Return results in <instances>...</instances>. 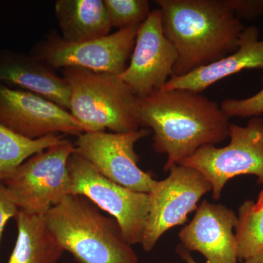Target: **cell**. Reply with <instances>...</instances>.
<instances>
[{
    "instance_id": "obj_1",
    "label": "cell",
    "mask_w": 263,
    "mask_h": 263,
    "mask_svg": "<svg viewBox=\"0 0 263 263\" xmlns=\"http://www.w3.org/2000/svg\"><path fill=\"white\" fill-rule=\"evenodd\" d=\"M138 110L141 127L154 132V149L167 156L164 171L229 136L230 118L220 105L191 90H160L138 98Z\"/></svg>"
},
{
    "instance_id": "obj_2",
    "label": "cell",
    "mask_w": 263,
    "mask_h": 263,
    "mask_svg": "<svg viewBox=\"0 0 263 263\" xmlns=\"http://www.w3.org/2000/svg\"><path fill=\"white\" fill-rule=\"evenodd\" d=\"M162 29L178 53L173 76H183L236 51L245 27L223 0H156Z\"/></svg>"
},
{
    "instance_id": "obj_3",
    "label": "cell",
    "mask_w": 263,
    "mask_h": 263,
    "mask_svg": "<svg viewBox=\"0 0 263 263\" xmlns=\"http://www.w3.org/2000/svg\"><path fill=\"white\" fill-rule=\"evenodd\" d=\"M48 229L77 263H138L115 219L82 195H66L44 214Z\"/></svg>"
},
{
    "instance_id": "obj_4",
    "label": "cell",
    "mask_w": 263,
    "mask_h": 263,
    "mask_svg": "<svg viewBox=\"0 0 263 263\" xmlns=\"http://www.w3.org/2000/svg\"><path fill=\"white\" fill-rule=\"evenodd\" d=\"M62 72L70 86L69 111L85 133L139 129L138 98L119 76L78 67Z\"/></svg>"
},
{
    "instance_id": "obj_5",
    "label": "cell",
    "mask_w": 263,
    "mask_h": 263,
    "mask_svg": "<svg viewBox=\"0 0 263 263\" xmlns=\"http://www.w3.org/2000/svg\"><path fill=\"white\" fill-rule=\"evenodd\" d=\"M76 152L68 140L36 154L3 183L18 209L44 214L70 194L69 158Z\"/></svg>"
},
{
    "instance_id": "obj_6",
    "label": "cell",
    "mask_w": 263,
    "mask_h": 263,
    "mask_svg": "<svg viewBox=\"0 0 263 263\" xmlns=\"http://www.w3.org/2000/svg\"><path fill=\"white\" fill-rule=\"evenodd\" d=\"M229 144L222 148L207 145L179 162L201 173L218 200L229 180L240 175H254L263 183V119L252 117L247 126L230 124Z\"/></svg>"
},
{
    "instance_id": "obj_7",
    "label": "cell",
    "mask_w": 263,
    "mask_h": 263,
    "mask_svg": "<svg viewBox=\"0 0 263 263\" xmlns=\"http://www.w3.org/2000/svg\"><path fill=\"white\" fill-rule=\"evenodd\" d=\"M70 194L82 195L113 216L129 245L141 243L149 212V195L121 186L100 174L75 152L68 160Z\"/></svg>"
},
{
    "instance_id": "obj_8",
    "label": "cell",
    "mask_w": 263,
    "mask_h": 263,
    "mask_svg": "<svg viewBox=\"0 0 263 263\" xmlns=\"http://www.w3.org/2000/svg\"><path fill=\"white\" fill-rule=\"evenodd\" d=\"M169 171L168 177L156 181L148 193L149 212L141 243L146 252L153 249L166 231L184 224L202 195L212 190L197 170L176 164Z\"/></svg>"
},
{
    "instance_id": "obj_9",
    "label": "cell",
    "mask_w": 263,
    "mask_h": 263,
    "mask_svg": "<svg viewBox=\"0 0 263 263\" xmlns=\"http://www.w3.org/2000/svg\"><path fill=\"white\" fill-rule=\"evenodd\" d=\"M139 27L119 29L84 43L67 42L51 34L37 45L32 56L54 70L78 67L119 76L127 68Z\"/></svg>"
},
{
    "instance_id": "obj_10",
    "label": "cell",
    "mask_w": 263,
    "mask_h": 263,
    "mask_svg": "<svg viewBox=\"0 0 263 263\" xmlns=\"http://www.w3.org/2000/svg\"><path fill=\"white\" fill-rule=\"evenodd\" d=\"M150 133L147 128L127 133H84L78 136L76 152L114 182L137 193L148 194L156 180L138 167L135 145Z\"/></svg>"
},
{
    "instance_id": "obj_11",
    "label": "cell",
    "mask_w": 263,
    "mask_h": 263,
    "mask_svg": "<svg viewBox=\"0 0 263 263\" xmlns=\"http://www.w3.org/2000/svg\"><path fill=\"white\" fill-rule=\"evenodd\" d=\"M178 53L164 35L160 9L151 11L140 25L130 63L118 76L138 98L160 91L174 74Z\"/></svg>"
},
{
    "instance_id": "obj_12",
    "label": "cell",
    "mask_w": 263,
    "mask_h": 263,
    "mask_svg": "<svg viewBox=\"0 0 263 263\" xmlns=\"http://www.w3.org/2000/svg\"><path fill=\"white\" fill-rule=\"evenodd\" d=\"M0 124L29 139L85 133L72 114L49 100L0 83Z\"/></svg>"
},
{
    "instance_id": "obj_13",
    "label": "cell",
    "mask_w": 263,
    "mask_h": 263,
    "mask_svg": "<svg viewBox=\"0 0 263 263\" xmlns=\"http://www.w3.org/2000/svg\"><path fill=\"white\" fill-rule=\"evenodd\" d=\"M237 221L233 210L205 200L191 222L181 230L179 238L186 250L200 252L207 263H238L233 233Z\"/></svg>"
},
{
    "instance_id": "obj_14",
    "label": "cell",
    "mask_w": 263,
    "mask_h": 263,
    "mask_svg": "<svg viewBox=\"0 0 263 263\" xmlns=\"http://www.w3.org/2000/svg\"><path fill=\"white\" fill-rule=\"evenodd\" d=\"M0 83L18 86L70 110V85L54 69L32 55L0 51Z\"/></svg>"
},
{
    "instance_id": "obj_15",
    "label": "cell",
    "mask_w": 263,
    "mask_h": 263,
    "mask_svg": "<svg viewBox=\"0 0 263 263\" xmlns=\"http://www.w3.org/2000/svg\"><path fill=\"white\" fill-rule=\"evenodd\" d=\"M246 69L263 70V40L256 26L245 27L238 49L218 61L183 76H172L161 90L182 89L201 93L209 86Z\"/></svg>"
},
{
    "instance_id": "obj_16",
    "label": "cell",
    "mask_w": 263,
    "mask_h": 263,
    "mask_svg": "<svg viewBox=\"0 0 263 263\" xmlns=\"http://www.w3.org/2000/svg\"><path fill=\"white\" fill-rule=\"evenodd\" d=\"M55 14L62 38L69 43L105 37L112 28L104 0H58Z\"/></svg>"
},
{
    "instance_id": "obj_17",
    "label": "cell",
    "mask_w": 263,
    "mask_h": 263,
    "mask_svg": "<svg viewBox=\"0 0 263 263\" xmlns=\"http://www.w3.org/2000/svg\"><path fill=\"white\" fill-rule=\"evenodd\" d=\"M18 238L8 263H57L64 249L48 229L44 214L18 209Z\"/></svg>"
},
{
    "instance_id": "obj_18",
    "label": "cell",
    "mask_w": 263,
    "mask_h": 263,
    "mask_svg": "<svg viewBox=\"0 0 263 263\" xmlns=\"http://www.w3.org/2000/svg\"><path fill=\"white\" fill-rule=\"evenodd\" d=\"M61 135L29 139L0 124V183L31 157L61 143Z\"/></svg>"
},
{
    "instance_id": "obj_19",
    "label": "cell",
    "mask_w": 263,
    "mask_h": 263,
    "mask_svg": "<svg viewBox=\"0 0 263 263\" xmlns=\"http://www.w3.org/2000/svg\"><path fill=\"white\" fill-rule=\"evenodd\" d=\"M237 216V254L243 261L263 252V189L257 202L247 200L240 205Z\"/></svg>"
},
{
    "instance_id": "obj_20",
    "label": "cell",
    "mask_w": 263,
    "mask_h": 263,
    "mask_svg": "<svg viewBox=\"0 0 263 263\" xmlns=\"http://www.w3.org/2000/svg\"><path fill=\"white\" fill-rule=\"evenodd\" d=\"M111 27H139L151 13L147 0H104Z\"/></svg>"
},
{
    "instance_id": "obj_21",
    "label": "cell",
    "mask_w": 263,
    "mask_h": 263,
    "mask_svg": "<svg viewBox=\"0 0 263 263\" xmlns=\"http://www.w3.org/2000/svg\"><path fill=\"white\" fill-rule=\"evenodd\" d=\"M220 107L227 117L229 118L260 117L263 114V87L258 93L250 98L243 100L226 99L221 102Z\"/></svg>"
},
{
    "instance_id": "obj_22",
    "label": "cell",
    "mask_w": 263,
    "mask_h": 263,
    "mask_svg": "<svg viewBox=\"0 0 263 263\" xmlns=\"http://www.w3.org/2000/svg\"><path fill=\"white\" fill-rule=\"evenodd\" d=\"M237 18L254 20L263 15V0H223Z\"/></svg>"
},
{
    "instance_id": "obj_23",
    "label": "cell",
    "mask_w": 263,
    "mask_h": 263,
    "mask_svg": "<svg viewBox=\"0 0 263 263\" xmlns=\"http://www.w3.org/2000/svg\"><path fill=\"white\" fill-rule=\"evenodd\" d=\"M18 210V207L10 199L4 185L0 183V243L7 222L11 218L15 217Z\"/></svg>"
},
{
    "instance_id": "obj_24",
    "label": "cell",
    "mask_w": 263,
    "mask_h": 263,
    "mask_svg": "<svg viewBox=\"0 0 263 263\" xmlns=\"http://www.w3.org/2000/svg\"><path fill=\"white\" fill-rule=\"evenodd\" d=\"M177 252L181 258L184 259L186 263H197L190 254V252L186 250L183 246H179L177 247Z\"/></svg>"
},
{
    "instance_id": "obj_25",
    "label": "cell",
    "mask_w": 263,
    "mask_h": 263,
    "mask_svg": "<svg viewBox=\"0 0 263 263\" xmlns=\"http://www.w3.org/2000/svg\"><path fill=\"white\" fill-rule=\"evenodd\" d=\"M241 263H263V252L243 260Z\"/></svg>"
}]
</instances>
